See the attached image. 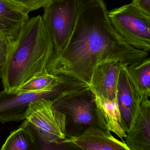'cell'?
<instances>
[{
  "mask_svg": "<svg viewBox=\"0 0 150 150\" xmlns=\"http://www.w3.org/2000/svg\"><path fill=\"white\" fill-rule=\"evenodd\" d=\"M149 53L133 48L121 37L111 24L103 0H78L71 36L63 51L52 57L47 70L88 86L98 64L117 61L130 65Z\"/></svg>",
  "mask_w": 150,
  "mask_h": 150,
  "instance_id": "cell-1",
  "label": "cell"
},
{
  "mask_svg": "<svg viewBox=\"0 0 150 150\" xmlns=\"http://www.w3.org/2000/svg\"><path fill=\"white\" fill-rule=\"evenodd\" d=\"M8 51L1 74L4 90L15 93L34 76L48 73L55 53L54 44L42 16L28 20L13 38L8 40Z\"/></svg>",
  "mask_w": 150,
  "mask_h": 150,
  "instance_id": "cell-2",
  "label": "cell"
},
{
  "mask_svg": "<svg viewBox=\"0 0 150 150\" xmlns=\"http://www.w3.org/2000/svg\"><path fill=\"white\" fill-rule=\"evenodd\" d=\"M52 100L54 108L66 117V137L78 136L92 126L108 131L100 117L94 94L88 85L64 89Z\"/></svg>",
  "mask_w": 150,
  "mask_h": 150,
  "instance_id": "cell-3",
  "label": "cell"
},
{
  "mask_svg": "<svg viewBox=\"0 0 150 150\" xmlns=\"http://www.w3.org/2000/svg\"><path fill=\"white\" fill-rule=\"evenodd\" d=\"M111 24L121 37L130 46L150 51V16L131 4L108 11Z\"/></svg>",
  "mask_w": 150,
  "mask_h": 150,
  "instance_id": "cell-4",
  "label": "cell"
},
{
  "mask_svg": "<svg viewBox=\"0 0 150 150\" xmlns=\"http://www.w3.org/2000/svg\"><path fill=\"white\" fill-rule=\"evenodd\" d=\"M26 119L47 144L58 145L66 137V117L57 110L49 98H41L30 104Z\"/></svg>",
  "mask_w": 150,
  "mask_h": 150,
  "instance_id": "cell-5",
  "label": "cell"
},
{
  "mask_svg": "<svg viewBox=\"0 0 150 150\" xmlns=\"http://www.w3.org/2000/svg\"><path fill=\"white\" fill-rule=\"evenodd\" d=\"M78 0H52L43 7V18L54 44L55 54L65 48L75 26Z\"/></svg>",
  "mask_w": 150,
  "mask_h": 150,
  "instance_id": "cell-6",
  "label": "cell"
},
{
  "mask_svg": "<svg viewBox=\"0 0 150 150\" xmlns=\"http://www.w3.org/2000/svg\"><path fill=\"white\" fill-rule=\"evenodd\" d=\"M64 88L45 89L33 92H20L8 93L5 90L0 92V122H20L26 119V113L30 104L41 99L52 100Z\"/></svg>",
  "mask_w": 150,
  "mask_h": 150,
  "instance_id": "cell-7",
  "label": "cell"
},
{
  "mask_svg": "<svg viewBox=\"0 0 150 150\" xmlns=\"http://www.w3.org/2000/svg\"><path fill=\"white\" fill-rule=\"evenodd\" d=\"M59 145L66 149L129 150L125 142L117 139L110 132L94 126L88 127L78 136L65 138Z\"/></svg>",
  "mask_w": 150,
  "mask_h": 150,
  "instance_id": "cell-8",
  "label": "cell"
},
{
  "mask_svg": "<svg viewBox=\"0 0 150 150\" xmlns=\"http://www.w3.org/2000/svg\"><path fill=\"white\" fill-rule=\"evenodd\" d=\"M129 65L122 63L117 89V101L123 127L128 133L133 124L142 99L133 86L128 73Z\"/></svg>",
  "mask_w": 150,
  "mask_h": 150,
  "instance_id": "cell-9",
  "label": "cell"
},
{
  "mask_svg": "<svg viewBox=\"0 0 150 150\" xmlns=\"http://www.w3.org/2000/svg\"><path fill=\"white\" fill-rule=\"evenodd\" d=\"M122 63L103 62L95 67L88 85L94 94L111 101L117 99V81Z\"/></svg>",
  "mask_w": 150,
  "mask_h": 150,
  "instance_id": "cell-10",
  "label": "cell"
},
{
  "mask_svg": "<svg viewBox=\"0 0 150 150\" xmlns=\"http://www.w3.org/2000/svg\"><path fill=\"white\" fill-rule=\"evenodd\" d=\"M129 150H150V101L144 96L129 131L125 138Z\"/></svg>",
  "mask_w": 150,
  "mask_h": 150,
  "instance_id": "cell-11",
  "label": "cell"
},
{
  "mask_svg": "<svg viewBox=\"0 0 150 150\" xmlns=\"http://www.w3.org/2000/svg\"><path fill=\"white\" fill-rule=\"evenodd\" d=\"M28 14L0 0V37L7 40L14 38L29 20Z\"/></svg>",
  "mask_w": 150,
  "mask_h": 150,
  "instance_id": "cell-12",
  "label": "cell"
},
{
  "mask_svg": "<svg viewBox=\"0 0 150 150\" xmlns=\"http://www.w3.org/2000/svg\"><path fill=\"white\" fill-rule=\"evenodd\" d=\"M94 95L100 117L105 129L115 133L122 142L125 143L124 139L127 133L122 124L117 99L111 101L103 96Z\"/></svg>",
  "mask_w": 150,
  "mask_h": 150,
  "instance_id": "cell-13",
  "label": "cell"
},
{
  "mask_svg": "<svg viewBox=\"0 0 150 150\" xmlns=\"http://www.w3.org/2000/svg\"><path fill=\"white\" fill-rule=\"evenodd\" d=\"M35 135L27 120L10 133L1 150H39Z\"/></svg>",
  "mask_w": 150,
  "mask_h": 150,
  "instance_id": "cell-14",
  "label": "cell"
},
{
  "mask_svg": "<svg viewBox=\"0 0 150 150\" xmlns=\"http://www.w3.org/2000/svg\"><path fill=\"white\" fill-rule=\"evenodd\" d=\"M128 73L134 88L140 97L150 96V59L129 65Z\"/></svg>",
  "mask_w": 150,
  "mask_h": 150,
  "instance_id": "cell-15",
  "label": "cell"
},
{
  "mask_svg": "<svg viewBox=\"0 0 150 150\" xmlns=\"http://www.w3.org/2000/svg\"><path fill=\"white\" fill-rule=\"evenodd\" d=\"M7 4L13 6L29 13L30 12L44 7L52 0H2Z\"/></svg>",
  "mask_w": 150,
  "mask_h": 150,
  "instance_id": "cell-16",
  "label": "cell"
},
{
  "mask_svg": "<svg viewBox=\"0 0 150 150\" xmlns=\"http://www.w3.org/2000/svg\"><path fill=\"white\" fill-rule=\"evenodd\" d=\"M8 46V40L0 37V78L6 63Z\"/></svg>",
  "mask_w": 150,
  "mask_h": 150,
  "instance_id": "cell-17",
  "label": "cell"
},
{
  "mask_svg": "<svg viewBox=\"0 0 150 150\" xmlns=\"http://www.w3.org/2000/svg\"><path fill=\"white\" fill-rule=\"evenodd\" d=\"M130 4L137 9L150 16V0H133Z\"/></svg>",
  "mask_w": 150,
  "mask_h": 150,
  "instance_id": "cell-18",
  "label": "cell"
}]
</instances>
